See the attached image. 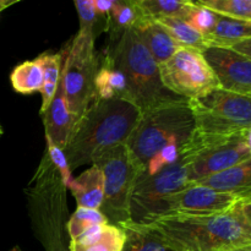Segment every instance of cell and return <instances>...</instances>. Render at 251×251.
<instances>
[{"mask_svg": "<svg viewBox=\"0 0 251 251\" xmlns=\"http://www.w3.org/2000/svg\"><path fill=\"white\" fill-rule=\"evenodd\" d=\"M150 227L173 251H232L251 245V199L210 216H162Z\"/></svg>", "mask_w": 251, "mask_h": 251, "instance_id": "6da1fadb", "label": "cell"}, {"mask_svg": "<svg viewBox=\"0 0 251 251\" xmlns=\"http://www.w3.org/2000/svg\"><path fill=\"white\" fill-rule=\"evenodd\" d=\"M140 117L139 108L126 100H93L64 150L71 172L91 163L97 152L126 144Z\"/></svg>", "mask_w": 251, "mask_h": 251, "instance_id": "7a4b0ae2", "label": "cell"}, {"mask_svg": "<svg viewBox=\"0 0 251 251\" xmlns=\"http://www.w3.org/2000/svg\"><path fill=\"white\" fill-rule=\"evenodd\" d=\"M66 189L58 169L44 153L25 190L34 237L44 251H70L66 230Z\"/></svg>", "mask_w": 251, "mask_h": 251, "instance_id": "3957f363", "label": "cell"}, {"mask_svg": "<svg viewBox=\"0 0 251 251\" xmlns=\"http://www.w3.org/2000/svg\"><path fill=\"white\" fill-rule=\"evenodd\" d=\"M194 130L188 100L174 98L141 113L126 141L130 153L144 172L150 159L168 145H181Z\"/></svg>", "mask_w": 251, "mask_h": 251, "instance_id": "277c9868", "label": "cell"}, {"mask_svg": "<svg viewBox=\"0 0 251 251\" xmlns=\"http://www.w3.org/2000/svg\"><path fill=\"white\" fill-rule=\"evenodd\" d=\"M108 54L126 78L131 103L141 113L178 98L164 88L159 75V65L131 29L120 36Z\"/></svg>", "mask_w": 251, "mask_h": 251, "instance_id": "5b68a950", "label": "cell"}, {"mask_svg": "<svg viewBox=\"0 0 251 251\" xmlns=\"http://www.w3.org/2000/svg\"><path fill=\"white\" fill-rule=\"evenodd\" d=\"M189 183L251 159V130L235 135H206L193 130L179 149Z\"/></svg>", "mask_w": 251, "mask_h": 251, "instance_id": "8992f818", "label": "cell"}, {"mask_svg": "<svg viewBox=\"0 0 251 251\" xmlns=\"http://www.w3.org/2000/svg\"><path fill=\"white\" fill-rule=\"evenodd\" d=\"M91 163L102 172L104 179V199L100 212L113 226L130 221V199L142 171L126 144L97 152Z\"/></svg>", "mask_w": 251, "mask_h": 251, "instance_id": "52a82bcc", "label": "cell"}, {"mask_svg": "<svg viewBox=\"0 0 251 251\" xmlns=\"http://www.w3.org/2000/svg\"><path fill=\"white\" fill-rule=\"evenodd\" d=\"M194 131L206 135H235L251 130V97L216 88L189 100Z\"/></svg>", "mask_w": 251, "mask_h": 251, "instance_id": "ba28073f", "label": "cell"}, {"mask_svg": "<svg viewBox=\"0 0 251 251\" xmlns=\"http://www.w3.org/2000/svg\"><path fill=\"white\" fill-rule=\"evenodd\" d=\"M95 41L92 32L78 29L64 56L61 80L69 109L76 123L93 100V83L100 63Z\"/></svg>", "mask_w": 251, "mask_h": 251, "instance_id": "9c48e42d", "label": "cell"}, {"mask_svg": "<svg viewBox=\"0 0 251 251\" xmlns=\"http://www.w3.org/2000/svg\"><path fill=\"white\" fill-rule=\"evenodd\" d=\"M188 184L186 168L180 161L153 176H140L130 199V221L150 225L164 216V200Z\"/></svg>", "mask_w": 251, "mask_h": 251, "instance_id": "30bf717a", "label": "cell"}, {"mask_svg": "<svg viewBox=\"0 0 251 251\" xmlns=\"http://www.w3.org/2000/svg\"><path fill=\"white\" fill-rule=\"evenodd\" d=\"M164 88L184 100H194L220 88L212 70L195 49L180 48L159 65Z\"/></svg>", "mask_w": 251, "mask_h": 251, "instance_id": "8fae6325", "label": "cell"}, {"mask_svg": "<svg viewBox=\"0 0 251 251\" xmlns=\"http://www.w3.org/2000/svg\"><path fill=\"white\" fill-rule=\"evenodd\" d=\"M251 199V196H240L216 191L205 186H188L172 194L164 200L166 215L180 216H210L223 213L230 210L239 201Z\"/></svg>", "mask_w": 251, "mask_h": 251, "instance_id": "7c38bea8", "label": "cell"}, {"mask_svg": "<svg viewBox=\"0 0 251 251\" xmlns=\"http://www.w3.org/2000/svg\"><path fill=\"white\" fill-rule=\"evenodd\" d=\"M202 56L218 81L220 88L251 97V59L232 49L208 47Z\"/></svg>", "mask_w": 251, "mask_h": 251, "instance_id": "4fadbf2b", "label": "cell"}, {"mask_svg": "<svg viewBox=\"0 0 251 251\" xmlns=\"http://www.w3.org/2000/svg\"><path fill=\"white\" fill-rule=\"evenodd\" d=\"M41 115L43 117L46 140L64 151L75 129L76 120L69 109L61 76L50 104Z\"/></svg>", "mask_w": 251, "mask_h": 251, "instance_id": "5bb4252c", "label": "cell"}, {"mask_svg": "<svg viewBox=\"0 0 251 251\" xmlns=\"http://www.w3.org/2000/svg\"><path fill=\"white\" fill-rule=\"evenodd\" d=\"M131 31L134 32L136 38L146 47L158 65L168 60L176 50L181 48L159 22L145 15H142Z\"/></svg>", "mask_w": 251, "mask_h": 251, "instance_id": "9a60e30c", "label": "cell"}, {"mask_svg": "<svg viewBox=\"0 0 251 251\" xmlns=\"http://www.w3.org/2000/svg\"><path fill=\"white\" fill-rule=\"evenodd\" d=\"M189 184L205 186L220 193L251 196V159Z\"/></svg>", "mask_w": 251, "mask_h": 251, "instance_id": "2e32d148", "label": "cell"}, {"mask_svg": "<svg viewBox=\"0 0 251 251\" xmlns=\"http://www.w3.org/2000/svg\"><path fill=\"white\" fill-rule=\"evenodd\" d=\"M93 100H126L131 103L129 86L122 71L114 65L109 54L100 59L93 83Z\"/></svg>", "mask_w": 251, "mask_h": 251, "instance_id": "e0dca14e", "label": "cell"}, {"mask_svg": "<svg viewBox=\"0 0 251 251\" xmlns=\"http://www.w3.org/2000/svg\"><path fill=\"white\" fill-rule=\"evenodd\" d=\"M122 228L105 223L96 226L70 242V251H122L124 244Z\"/></svg>", "mask_w": 251, "mask_h": 251, "instance_id": "ac0fdd59", "label": "cell"}, {"mask_svg": "<svg viewBox=\"0 0 251 251\" xmlns=\"http://www.w3.org/2000/svg\"><path fill=\"white\" fill-rule=\"evenodd\" d=\"M75 198L77 207L88 210H100L104 199V179L96 166L90 167L68 186Z\"/></svg>", "mask_w": 251, "mask_h": 251, "instance_id": "d6986e66", "label": "cell"}, {"mask_svg": "<svg viewBox=\"0 0 251 251\" xmlns=\"http://www.w3.org/2000/svg\"><path fill=\"white\" fill-rule=\"evenodd\" d=\"M205 38L208 47L233 49L240 42L251 38V22L218 16L216 26Z\"/></svg>", "mask_w": 251, "mask_h": 251, "instance_id": "ffe728a7", "label": "cell"}, {"mask_svg": "<svg viewBox=\"0 0 251 251\" xmlns=\"http://www.w3.org/2000/svg\"><path fill=\"white\" fill-rule=\"evenodd\" d=\"M118 227L125 237L122 251H173L150 226L127 221Z\"/></svg>", "mask_w": 251, "mask_h": 251, "instance_id": "44dd1931", "label": "cell"}, {"mask_svg": "<svg viewBox=\"0 0 251 251\" xmlns=\"http://www.w3.org/2000/svg\"><path fill=\"white\" fill-rule=\"evenodd\" d=\"M36 60L43 71V86H42L41 114L48 108L58 88L63 68L64 53H43L37 56Z\"/></svg>", "mask_w": 251, "mask_h": 251, "instance_id": "7402d4cb", "label": "cell"}, {"mask_svg": "<svg viewBox=\"0 0 251 251\" xmlns=\"http://www.w3.org/2000/svg\"><path fill=\"white\" fill-rule=\"evenodd\" d=\"M142 11L139 9L136 0H115L114 6L110 10L108 17V31L110 39H119L127 29H131L142 17Z\"/></svg>", "mask_w": 251, "mask_h": 251, "instance_id": "603a6c76", "label": "cell"}, {"mask_svg": "<svg viewBox=\"0 0 251 251\" xmlns=\"http://www.w3.org/2000/svg\"><path fill=\"white\" fill-rule=\"evenodd\" d=\"M10 81L14 90L22 95L41 92L43 86V71L36 59L25 61L12 70Z\"/></svg>", "mask_w": 251, "mask_h": 251, "instance_id": "cb8c5ba5", "label": "cell"}, {"mask_svg": "<svg viewBox=\"0 0 251 251\" xmlns=\"http://www.w3.org/2000/svg\"><path fill=\"white\" fill-rule=\"evenodd\" d=\"M157 22L164 27L167 32L171 34L172 38L181 47V48L195 49L202 53L205 49L208 48L207 41L205 36L199 33L198 31L189 26L184 20L181 19H159Z\"/></svg>", "mask_w": 251, "mask_h": 251, "instance_id": "d4e9b609", "label": "cell"}, {"mask_svg": "<svg viewBox=\"0 0 251 251\" xmlns=\"http://www.w3.org/2000/svg\"><path fill=\"white\" fill-rule=\"evenodd\" d=\"M189 0H136L139 9L145 16L153 20L181 19L184 20L189 6Z\"/></svg>", "mask_w": 251, "mask_h": 251, "instance_id": "484cf974", "label": "cell"}, {"mask_svg": "<svg viewBox=\"0 0 251 251\" xmlns=\"http://www.w3.org/2000/svg\"><path fill=\"white\" fill-rule=\"evenodd\" d=\"M196 2L218 16L251 22L250 0H199Z\"/></svg>", "mask_w": 251, "mask_h": 251, "instance_id": "4316f807", "label": "cell"}, {"mask_svg": "<svg viewBox=\"0 0 251 251\" xmlns=\"http://www.w3.org/2000/svg\"><path fill=\"white\" fill-rule=\"evenodd\" d=\"M105 223L109 222L100 211L77 207L66 222V230H68L70 242L76 239L78 235H81L90 228L96 227V226H103Z\"/></svg>", "mask_w": 251, "mask_h": 251, "instance_id": "83f0119b", "label": "cell"}, {"mask_svg": "<svg viewBox=\"0 0 251 251\" xmlns=\"http://www.w3.org/2000/svg\"><path fill=\"white\" fill-rule=\"evenodd\" d=\"M218 15L215 14L211 10L199 5L196 1H191L189 6L188 12H186L184 21L193 27L195 31L201 33L202 36H207L211 33L213 27L216 26Z\"/></svg>", "mask_w": 251, "mask_h": 251, "instance_id": "f1b7e54d", "label": "cell"}, {"mask_svg": "<svg viewBox=\"0 0 251 251\" xmlns=\"http://www.w3.org/2000/svg\"><path fill=\"white\" fill-rule=\"evenodd\" d=\"M80 19V29L91 31L95 37L103 31H108V20L96 14L92 0H76L74 1Z\"/></svg>", "mask_w": 251, "mask_h": 251, "instance_id": "f546056e", "label": "cell"}, {"mask_svg": "<svg viewBox=\"0 0 251 251\" xmlns=\"http://www.w3.org/2000/svg\"><path fill=\"white\" fill-rule=\"evenodd\" d=\"M179 149H180L179 145H168V146L159 150L146 164L141 176H153V174L161 172L162 169L180 161Z\"/></svg>", "mask_w": 251, "mask_h": 251, "instance_id": "4dcf8cb0", "label": "cell"}, {"mask_svg": "<svg viewBox=\"0 0 251 251\" xmlns=\"http://www.w3.org/2000/svg\"><path fill=\"white\" fill-rule=\"evenodd\" d=\"M46 142H47V151H46L47 156L49 157L51 163H53L54 166H55V168L58 169L64 185L68 188V186L70 185L71 180H73V176H71V169L70 167H69L65 153H64L63 150L56 147L55 145H53L50 141H48V140H46Z\"/></svg>", "mask_w": 251, "mask_h": 251, "instance_id": "1f68e13d", "label": "cell"}, {"mask_svg": "<svg viewBox=\"0 0 251 251\" xmlns=\"http://www.w3.org/2000/svg\"><path fill=\"white\" fill-rule=\"evenodd\" d=\"M114 2L115 0H92V5L96 14L107 20L109 17L110 10L114 6Z\"/></svg>", "mask_w": 251, "mask_h": 251, "instance_id": "d6a6232c", "label": "cell"}, {"mask_svg": "<svg viewBox=\"0 0 251 251\" xmlns=\"http://www.w3.org/2000/svg\"><path fill=\"white\" fill-rule=\"evenodd\" d=\"M17 0H0V12L4 11L7 7L12 6L14 4H16Z\"/></svg>", "mask_w": 251, "mask_h": 251, "instance_id": "836d02e7", "label": "cell"}, {"mask_svg": "<svg viewBox=\"0 0 251 251\" xmlns=\"http://www.w3.org/2000/svg\"><path fill=\"white\" fill-rule=\"evenodd\" d=\"M232 251H251V245H249V247L239 248V249H235V250H232Z\"/></svg>", "mask_w": 251, "mask_h": 251, "instance_id": "e575fe53", "label": "cell"}, {"mask_svg": "<svg viewBox=\"0 0 251 251\" xmlns=\"http://www.w3.org/2000/svg\"><path fill=\"white\" fill-rule=\"evenodd\" d=\"M10 251H22V249L20 247H14Z\"/></svg>", "mask_w": 251, "mask_h": 251, "instance_id": "d590c367", "label": "cell"}, {"mask_svg": "<svg viewBox=\"0 0 251 251\" xmlns=\"http://www.w3.org/2000/svg\"><path fill=\"white\" fill-rule=\"evenodd\" d=\"M2 134H4V130H2V126L0 125V137L2 136Z\"/></svg>", "mask_w": 251, "mask_h": 251, "instance_id": "8d00e7d4", "label": "cell"}]
</instances>
